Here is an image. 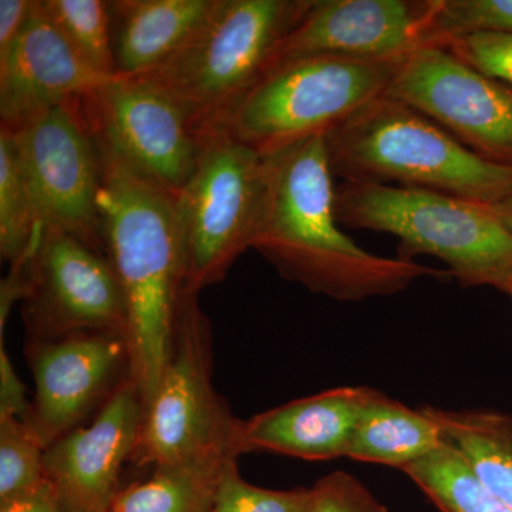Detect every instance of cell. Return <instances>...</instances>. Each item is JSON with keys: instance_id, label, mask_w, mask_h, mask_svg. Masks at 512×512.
I'll return each instance as SVG.
<instances>
[{"instance_id": "cell-8", "label": "cell", "mask_w": 512, "mask_h": 512, "mask_svg": "<svg viewBox=\"0 0 512 512\" xmlns=\"http://www.w3.org/2000/svg\"><path fill=\"white\" fill-rule=\"evenodd\" d=\"M194 173L174 195L184 256V291L224 281L251 248L265 190L264 153L221 127L201 130Z\"/></svg>"}, {"instance_id": "cell-28", "label": "cell", "mask_w": 512, "mask_h": 512, "mask_svg": "<svg viewBox=\"0 0 512 512\" xmlns=\"http://www.w3.org/2000/svg\"><path fill=\"white\" fill-rule=\"evenodd\" d=\"M446 46L478 72L512 89V33H468L451 37Z\"/></svg>"}, {"instance_id": "cell-15", "label": "cell", "mask_w": 512, "mask_h": 512, "mask_svg": "<svg viewBox=\"0 0 512 512\" xmlns=\"http://www.w3.org/2000/svg\"><path fill=\"white\" fill-rule=\"evenodd\" d=\"M144 404L133 377L121 384L89 426L46 448L45 474L64 512H106L119 493L121 468L133 457Z\"/></svg>"}, {"instance_id": "cell-21", "label": "cell", "mask_w": 512, "mask_h": 512, "mask_svg": "<svg viewBox=\"0 0 512 512\" xmlns=\"http://www.w3.org/2000/svg\"><path fill=\"white\" fill-rule=\"evenodd\" d=\"M231 461L154 468L146 481L120 488L106 512H210Z\"/></svg>"}, {"instance_id": "cell-27", "label": "cell", "mask_w": 512, "mask_h": 512, "mask_svg": "<svg viewBox=\"0 0 512 512\" xmlns=\"http://www.w3.org/2000/svg\"><path fill=\"white\" fill-rule=\"evenodd\" d=\"M478 32L512 33V0H441L436 22L441 42Z\"/></svg>"}, {"instance_id": "cell-24", "label": "cell", "mask_w": 512, "mask_h": 512, "mask_svg": "<svg viewBox=\"0 0 512 512\" xmlns=\"http://www.w3.org/2000/svg\"><path fill=\"white\" fill-rule=\"evenodd\" d=\"M49 18L84 62L104 77H117L110 2L42 0Z\"/></svg>"}, {"instance_id": "cell-10", "label": "cell", "mask_w": 512, "mask_h": 512, "mask_svg": "<svg viewBox=\"0 0 512 512\" xmlns=\"http://www.w3.org/2000/svg\"><path fill=\"white\" fill-rule=\"evenodd\" d=\"M80 99L40 111L16 127H0L15 138L43 224L107 255L99 207L103 156Z\"/></svg>"}, {"instance_id": "cell-22", "label": "cell", "mask_w": 512, "mask_h": 512, "mask_svg": "<svg viewBox=\"0 0 512 512\" xmlns=\"http://www.w3.org/2000/svg\"><path fill=\"white\" fill-rule=\"evenodd\" d=\"M402 471L440 512H512L510 505L478 480L457 448L446 439Z\"/></svg>"}, {"instance_id": "cell-9", "label": "cell", "mask_w": 512, "mask_h": 512, "mask_svg": "<svg viewBox=\"0 0 512 512\" xmlns=\"http://www.w3.org/2000/svg\"><path fill=\"white\" fill-rule=\"evenodd\" d=\"M97 144L148 183L178 194L200 157L201 130L147 77H113L82 97Z\"/></svg>"}, {"instance_id": "cell-1", "label": "cell", "mask_w": 512, "mask_h": 512, "mask_svg": "<svg viewBox=\"0 0 512 512\" xmlns=\"http://www.w3.org/2000/svg\"><path fill=\"white\" fill-rule=\"evenodd\" d=\"M265 190L251 249L288 281L342 302L406 291L424 276L450 275L365 251L342 231L325 138L264 153Z\"/></svg>"}, {"instance_id": "cell-3", "label": "cell", "mask_w": 512, "mask_h": 512, "mask_svg": "<svg viewBox=\"0 0 512 512\" xmlns=\"http://www.w3.org/2000/svg\"><path fill=\"white\" fill-rule=\"evenodd\" d=\"M323 138L342 183L423 188L485 204L512 194V164L481 157L392 97L366 104Z\"/></svg>"}, {"instance_id": "cell-29", "label": "cell", "mask_w": 512, "mask_h": 512, "mask_svg": "<svg viewBox=\"0 0 512 512\" xmlns=\"http://www.w3.org/2000/svg\"><path fill=\"white\" fill-rule=\"evenodd\" d=\"M305 512H387L369 490L345 471L320 478L311 487Z\"/></svg>"}, {"instance_id": "cell-14", "label": "cell", "mask_w": 512, "mask_h": 512, "mask_svg": "<svg viewBox=\"0 0 512 512\" xmlns=\"http://www.w3.org/2000/svg\"><path fill=\"white\" fill-rule=\"evenodd\" d=\"M440 3L441 0H313L279 50L275 66L309 56L372 62L403 59L420 47L443 43L436 33Z\"/></svg>"}, {"instance_id": "cell-25", "label": "cell", "mask_w": 512, "mask_h": 512, "mask_svg": "<svg viewBox=\"0 0 512 512\" xmlns=\"http://www.w3.org/2000/svg\"><path fill=\"white\" fill-rule=\"evenodd\" d=\"M46 447L23 420L0 419V504L46 480Z\"/></svg>"}, {"instance_id": "cell-6", "label": "cell", "mask_w": 512, "mask_h": 512, "mask_svg": "<svg viewBox=\"0 0 512 512\" xmlns=\"http://www.w3.org/2000/svg\"><path fill=\"white\" fill-rule=\"evenodd\" d=\"M242 424L212 386L211 326L198 293L183 291L170 362L144 413L134 461L157 468L237 460Z\"/></svg>"}, {"instance_id": "cell-7", "label": "cell", "mask_w": 512, "mask_h": 512, "mask_svg": "<svg viewBox=\"0 0 512 512\" xmlns=\"http://www.w3.org/2000/svg\"><path fill=\"white\" fill-rule=\"evenodd\" d=\"M404 59L372 62L309 56L276 64L210 127L224 128L261 153L323 136L386 96Z\"/></svg>"}, {"instance_id": "cell-31", "label": "cell", "mask_w": 512, "mask_h": 512, "mask_svg": "<svg viewBox=\"0 0 512 512\" xmlns=\"http://www.w3.org/2000/svg\"><path fill=\"white\" fill-rule=\"evenodd\" d=\"M37 0H0V57L8 55L36 9Z\"/></svg>"}, {"instance_id": "cell-34", "label": "cell", "mask_w": 512, "mask_h": 512, "mask_svg": "<svg viewBox=\"0 0 512 512\" xmlns=\"http://www.w3.org/2000/svg\"><path fill=\"white\" fill-rule=\"evenodd\" d=\"M507 295L510 296V298L512 299V282L510 288H508Z\"/></svg>"}, {"instance_id": "cell-18", "label": "cell", "mask_w": 512, "mask_h": 512, "mask_svg": "<svg viewBox=\"0 0 512 512\" xmlns=\"http://www.w3.org/2000/svg\"><path fill=\"white\" fill-rule=\"evenodd\" d=\"M215 0L110 2L117 76H144L163 66L191 39Z\"/></svg>"}, {"instance_id": "cell-17", "label": "cell", "mask_w": 512, "mask_h": 512, "mask_svg": "<svg viewBox=\"0 0 512 512\" xmlns=\"http://www.w3.org/2000/svg\"><path fill=\"white\" fill-rule=\"evenodd\" d=\"M370 387H339L256 414L242 424V451L308 461L348 456Z\"/></svg>"}, {"instance_id": "cell-26", "label": "cell", "mask_w": 512, "mask_h": 512, "mask_svg": "<svg viewBox=\"0 0 512 512\" xmlns=\"http://www.w3.org/2000/svg\"><path fill=\"white\" fill-rule=\"evenodd\" d=\"M311 488L266 490L239 476L237 460L224 468L210 512H305Z\"/></svg>"}, {"instance_id": "cell-5", "label": "cell", "mask_w": 512, "mask_h": 512, "mask_svg": "<svg viewBox=\"0 0 512 512\" xmlns=\"http://www.w3.org/2000/svg\"><path fill=\"white\" fill-rule=\"evenodd\" d=\"M312 2L215 0L191 39L143 77L180 101L200 130L214 126L275 66Z\"/></svg>"}, {"instance_id": "cell-19", "label": "cell", "mask_w": 512, "mask_h": 512, "mask_svg": "<svg viewBox=\"0 0 512 512\" xmlns=\"http://www.w3.org/2000/svg\"><path fill=\"white\" fill-rule=\"evenodd\" d=\"M443 441L440 427L421 407L410 409L370 389L346 457L403 470Z\"/></svg>"}, {"instance_id": "cell-20", "label": "cell", "mask_w": 512, "mask_h": 512, "mask_svg": "<svg viewBox=\"0 0 512 512\" xmlns=\"http://www.w3.org/2000/svg\"><path fill=\"white\" fill-rule=\"evenodd\" d=\"M478 480L512 508V416L495 410L423 406Z\"/></svg>"}, {"instance_id": "cell-23", "label": "cell", "mask_w": 512, "mask_h": 512, "mask_svg": "<svg viewBox=\"0 0 512 512\" xmlns=\"http://www.w3.org/2000/svg\"><path fill=\"white\" fill-rule=\"evenodd\" d=\"M43 224L28 178L20 164L15 138L0 127V254L19 261L42 237Z\"/></svg>"}, {"instance_id": "cell-30", "label": "cell", "mask_w": 512, "mask_h": 512, "mask_svg": "<svg viewBox=\"0 0 512 512\" xmlns=\"http://www.w3.org/2000/svg\"><path fill=\"white\" fill-rule=\"evenodd\" d=\"M25 386L10 363L3 339H0V419L15 417L25 420L29 410Z\"/></svg>"}, {"instance_id": "cell-12", "label": "cell", "mask_w": 512, "mask_h": 512, "mask_svg": "<svg viewBox=\"0 0 512 512\" xmlns=\"http://www.w3.org/2000/svg\"><path fill=\"white\" fill-rule=\"evenodd\" d=\"M494 163L512 164V89L448 49L420 47L400 64L386 92Z\"/></svg>"}, {"instance_id": "cell-4", "label": "cell", "mask_w": 512, "mask_h": 512, "mask_svg": "<svg viewBox=\"0 0 512 512\" xmlns=\"http://www.w3.org/2000/svg\"><path fill=\"white\" fill-rule=\"evenodd\" d=\"M335 208L342 227L393 235L400 239L399 258L434 256L464 288H510L512 234L491 204L423 188L343 181Z\"/></svg>"}, {"instance_id": "cell-13", "label": "cell", "mask_w": 512, "mask_h": 512, "mask_svg": "<svg viewBox=\"0 0 512 512\" xmlns=\"http://www.w3.org/2000/svg\"><path fill=\"white\" fill-rule=\"evenodd\" d=\"M28 362L35 397L23 421L46 448L99 412L133 377L130 343L119 332L28 340Z\"/></svg>"}, {"instance_id": "cell-32", "label": "cell", "mask_w": 512, "mask_h": 512, "mask_svg": "<svg viewBox=\"0 0 512 512\" xmlns=\"http://www.w3.org/2000/svg\"><path fill=\"white\" fill-rule=\"evenodd\" d=\"M0 512H64L56 488L49 480L43 481L28 493L20 494L0 504Z\"/></svg>"}, {"instance_id": "cell-2", "label": "cell", "mask_w": 512, "mask_h": 512, "mask_svg": "<svg viewBox=\"0 0 512 512\" xmlns=\"http://www.w3.org/2000/svg\"><path fill=\"white\" fill-rule=\"evenodd\" d=\"M99 148L104 245L126 298L131 376L146 413L170 362L184 291V256L174 195L148 183Z\"/></svg>"}, {"instance_id": "cell-16", "label": "cell", "mask_w": 512, "mask_h": 512, "mask_svg": "<svg viewBox=\"0 0 512 512\" xmlns=\"http://www.w3.org/2000/svg\"><path fill=\"white\" fill-rule=\"evenodd\" d=\"M110 79L84 62L37 0L22 35L0 57V126L16 127Z\"/></svg>"}, {"instance_id": "cell-33", "label": "cell", "mask_w": 512, "mask_h": 512, "mask_svg": "<svg viewBox=\"0 0 512 512\" xmlns=\"http://www.w3.org/2000/svg\"><path fill=\"white\" fill-rule=\"evenodd\" d=\"M495 214L503 222L504 227L512 234V194L505 197L504 200L491 204Z\"/></svg>"}, {"instance_id": "cell-11", "label": "cell", "mask_w": 512, "mask_h": 512, "mask_svg": "<svg viewBox=\"0 0 512 512\" xmlns=\"http://www.w3.org/2000/svg\"><path fill=\"white\" fill-rule=\"evenodd\" d=\"M23 302L28 340L89 332L128 338L126 298L109 256L55 225H45L30 256Z\"/></svg>"}]
</instances>
